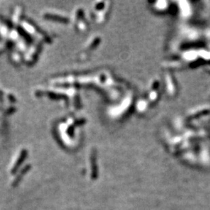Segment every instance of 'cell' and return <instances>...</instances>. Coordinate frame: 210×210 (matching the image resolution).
Returning <instances> with one entry per match:
<instances>
[]
</instances>
